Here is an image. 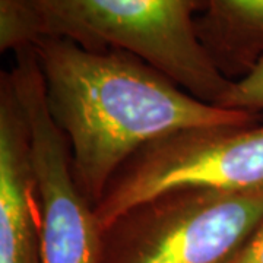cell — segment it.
Instances as JSON below:
<instances>
[{
	"label": "cell",
	"instance_id": "7a4b0ae2",
	"mask_svg": "<svg viewBox=\"0 0 263 263\" xmlns=\"http://www.w3.org/2000/svg\"><path fill=\"white\" fill-rule=\"evenodd\" d=\"M48 37L88 51L132 53L189 94L218 105L231 88L199 43L195 18L203 0H35Z\"/></svg>",
	"mask_w": 263,
	"mask_h": 263
},
{
	"label": "cell",
	"instance_id": "52a82bcc",
	"mask_svg": "<svg viewBox=\"0 0 263 263\" xmlns=\"http://www.w3.org/2000/svg\"><path fill=\"white\" fill-rule=\"evenodd\" d=\"M195 31L219 73L238 81L263 57V0H203Z\"/></svg>",
	"mask_w": 263,
	"mask_h": 263
},
{
	"label": "cell",
	"instance_id": "277c9868",
	"mask_svg": "<svg viewBox=\"0 0 263 263\" xmlns=\"http://www.w3.org/2000/svg\"><path fill=\"white\" fill-rule=\"evenodd\" d=\"M186 187L263 190V123L192 127L149 142L117 171L95 215L104 230L151 197Z\"/></svg>",
	"mask_w": 263,
	"mask_h": 263
},
{
	"label": "cell",
	"instance_id": "30bf717a",
	"mask_svg": "<svg viewBox=\"0 0 263 263\" xmlns=\"http://www.w3.org/2000/svg\"><path fill=\"white\" fill-rule=\"evenodd\" d=\"M234 263H263V219Z\"/></svg>",
	"mask_w": 263,
	"mask_h": 263
},
{
	"label": "cell",
	"instance_id": "8992f818",
	"mask_svg": "<svg viewBox=\"0 0 263 263\" xmlns=\"http://www.w3.org/2000/svg\"><path fill=\"white\" fill-rule=\"evenodd\" d=\"M0 263H40V211L27 117L0 73Z\"/></svg>",
	"mask_w": 263,
	"mask_h": 263
},
{
	"label": "cell",
	"instance_id": "5b68a950",
	"mask_svg": "<svg viewBox=\"0 0 263 263\" xmlns=\"http://www.w3.org/2000/svg\"><path fill=\"white\" fill-rule=\"evenodd\" d=\"M8 72L31 138L40 211V263H98L103 228L76 184L69 142L51 120L35 46L13 53Z\"/></svg>",
	"mask_w": 263,
	"mask_h": 263
},
{
	"label": "cell",
	"instance_id": "ba28073f",
	"mask_svg": "<svg viewBox=\"0 0 263 263\" xmlns=\"http://www.w3.org/2000/svg\"><path fill=\"white\" fill-rule=\"evenodd\" d=\"M48 37L47 22L35 0H0V51H18Z\"/></svg>",
	"mask_w": 263,
	"mask_h": 263
},
{
	"label": "cell",
	"instance_id": "3957f363",
	"mask_svg": "<svg viewBox=\"0 0 263 263\" xmlns=\"http://www.w3.org/2000/svg\"><path fill=\"white\" fill-rule=\"evenodd\" d=\"M262 219L263 190H170L104 228L98 263H234Z\"/></svg>",
	"mask_w": 263,
	"mask_h": 263
},
{
	"label": "cell",
	"instance_id": "6da1fadb",
	"mask_svg": "<svg viewBox=\"0 0 263 263\" xmlns=\"http://www.w3.org/2000/svg\"><path fill=\"white\" fill-rule=\"evenodd\" d=\"M35 51L48 113L69 142L76 184L94 209L117 171L149 142L263 119L205 103L123 50L88 51L67 38L46 37Z\"/></svg>",
	"mask_w": 263,
	"mask_h": 263
},
{
	"label": "cell",
	"instance_id": "9c48e42d",
	"mask_svg": "<svg viewBox=\"0 0 263 263\" xmlns=\"http://www.w3.org/2000/svg\"><path fill=\"white\" fill-rule=\"evenodd\" d=\"M219 107L249 111L263 117V57L247 75L231 84Z\"/></svg>",
	"mask_w": 263,
	"mask_h": 263
}]
</instances>
